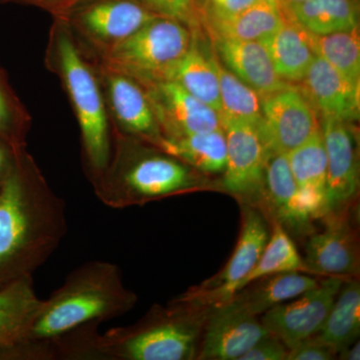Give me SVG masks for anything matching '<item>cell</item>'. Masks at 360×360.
<instances>
[{
  "label": "cell",
  "mask_w": 360,
  "mask_h": 360,
  "mask_svg": "<svg viewBox=\"0 0 360 360\" xmlns=\"http://www.w3.org/2000/svg\"><path fill=\"white\" fill-rule=\"evenodd\" d=\"M348 210L324 215L323 229L310 234L303 260L309 271L345 278L359 276V236Z\"/></svg>",
  "instance_id": "obj_14"
},
{
  "label": "cell",
  "mask_w": 360,
  "mask_h": 360,
  "mask_svg": "<svg viewBox=\"0 0 360 360\" xmlns=\"http://www.w3.org/2000/svg\"><path fill=\"white\" fill-rule=\"evenodd\" d=\"M169 80L179 84L220 115L219 79L208 56L198 45V35H193L191 47L175 66Z\"/></svg>",
  "instance_id": "obj_28"
},
{
  "label": "cell",
  "mask_w": 360,
  "mask_h": 360,
  "mask_svg": "<svg viewBox=\"0 0 360 360\" xmlns=\"http://www.w3.org/2000/svg\"><path fill=\"white\" fill-rule=\"evenodd\" d=\"M210 39L213 52L222 65L260 96L272 94L290 84L278 77L266 47L259 40L217 37Z\"/></svg>",
  "instance_id": "obj_19"
},
{
  "label": "cell",
  "mask_w": 360,
  "mask_h": 360,
  "mask_svg": "<svg viewBox=\"0 0 360 360\" xmlns=\"http://www.w3.org/2000/svg\"><path fill=\"white\" fill-rule=\"evenodd\" d=\"M319 283V279L300 271L281 272L253 281L231 300L258 316L281 303L290 302L312 290Z\"/></svg>",
  "instance_id": "obj_25"
},
{
  "label": "cell",
  "mask_w": 360,
  "mask_h": 360,
  "mask_svg": "<svg viewBox=\"0 0 360 360\" xmlns=\"http://www.w3.org/2000/svg\"><path fill=\"white\" fill-rule=\"evenodd\" d=\"M288 158L300 202L312 219H322L328 214V160L321 127L307 141L288 153Z\"/></svg>",
  "instance_id": "obj_21"
},
{
  "label": "cell",
  "mask_w": 360,
  "mask_h": 360,
  "mask_svg": "<svg viewBox=\"0 0 360 360\" xmlns=\"http://www.w3.org/2000/svg\"><path fill=\"white\" fill-rule=\"evenodd\" d=\"M41 302L32 277L0 288V359L21 360L22 345Z\"/></svg>",
  "instance_id": "obj_20"
},
{
  "label": "cell",
  "mask_w": 360,
  "mask_h": 360,
  "mask_svg": "<svg viewBox=\"0 0 360 360\" xmlns=\"http://www.w3.org/2000/svg\"><path fill=\"white\" fill-rule=\"evenodd\" d=\"M94 193L113 210L143 205L202 187L198 172L148 142L111 132V153Z\"/></svg>",
  "instance_id": "obj_2"
},
{
  "label": "cell",
  "mask_w": 360,
  "mask_h": 360,
  "mask_svg": "<svg viewBox=\"0 0 360 360\" xmlns=\"http://www.w3.org/2000/svg\"><path fill=\"white\" fill-rule=\"evenodd\" d=\"M136 302L137 295L125 286L117 265L90 260L73 269L63 285L42 300L25 343L51 341L85 324L117 319Z\"/></svg>",
  "instance_id": "obj_3"
},
{
  "label": "cell",
  "mask_w": 360,
  "mask_h": 360,
  "mask_svg": "<svg viewBox=\"0 0 360 360\" xmlns=\"http://www.w3.org/2000/svg\"><path fill=\"white\" fill-rule=\"evenodd\" d=\"M260 132L269 153H286L300 146L321 127L311 104L290 82L262 96Z\"/></svg>",
  "instance_id": "obj_10"
},
{
  "label": "cell",
  "mask_w": 360,
  "mask_h": 360,
  "mask_svg": "<svg viewBox=\"0 0 360 360\" xmlns=\"http://www.w3.org/2000/svg\"><path fill=\"white\" fill-rule=\"evenodd\" d=\"M345 279L333 276L319 281L312 290L267 310L260 322L290 349L321 331Z\"/></svg>",
  "instance_id": "obj_11"
},
{
  "label": "cell",
  "mask_w": 360,
  "mask_h": 360,
  "mask_svg": "<svg viewBox=\"0 0 360 360\" xmlns=\"http://www.w3.org/2000/svg\"><path fill=\"white\" fill-rule=\"evenodd\" d=\"M226 141V165L222 186L258 207L264 188L269 150L259 127L245 120L221 118Z\"/></svg>",
  "instance_id": "obj_9"
},
{
  "label": "cell",
  "mask_w": 360,
  "mask_h": 360,
  "mask_svg": "<svg viewBox=\"0 0 360 360\" xmlns=\"http://www.w3.org/2000/svg\"><path fill=\"white\" fill-rule=\"evenodd\" d=\"M360 335V285L356 279H345L328 319L317 335L340 354L359 340Z\"/></svg>",
  "instance_id": "obj_27"
},
{
  "label": "cell",
  "mask_w": 360,
  "mask_h": 360,
  "mask_svg": "<svg viewBox=\"0 0 360 360\" xmlns=\"http://www.w3.org/2000/svg\"><path fill=\"white\" fill-rule=\"evenodd\" d=\"M210 309L179 298L156 305L134 326L99 335V360L198 359Z\"/></svg>",
  "instance_id": "obj_5"
},
{
  "label": "cell",
  "mask_w": 360,
  "mask_h": 360,
  "mask_svg": "<svg viewBox=\"0 0 360 360\" xmlns=\"http://www.w3.org/2000/svg\"><path fill=\"white\" fill-rule=\"evenodd\" d=\"M271 221V231L264 252L250 274L241 283L239 290L262 277L281 272L307 270L290 234L279 222L276 220Z\"/></svg>",
  "instance_id": "obj_30"
},
{
  "label": "cell",
  "mask_w": 360,
  "mask_h": 360,
  "mask_svg": "<svg viewBox=\"0 0 360 360\" xmlns=\"http://www.w3.org/2000/svg\"><path fill=\"white\" fill-rule=\"evenodd\" d=\"M156 18L141 0H82L65 21L94 56L129 39Z\"/></svg>",
  "instance_id": "obj_7"
},
{
  "label": "cell",
  "mask_w": 360,
  "mask_h": 360,
  "mask_svg": "<svg viewBox=\"0 0 360 360\" xmlns=\"http://www.w3.org/2000/svg\"><path fill=\"white\" fill-rule=\"evenodd\" d=\"M20 150L21 149L13 148L8 142L0 139V186L11 172Z\"/></svg>",
  "instance_id": "obj_37"
},
{
  "label": "cell",
  "mask_w": 360,
  "mask_h": 360,
  "mask_svg": "<svg viewBox=\"0 0 360 360\" xmlns=\"http://www.w3.org/2000/svg\"><path fill=\"white\" fill-rule=\"evenodd\" d=\"M288 352L290 349L283 341L269 331L239 360H288Z\"/></svg>",
  "instance_id": "obj_34"
},
{
  "label": "cell",
  "mask_w": 360,
  "mask_h": 360,
  "mask_svg": "<svg viewBox=\"0 0 360 360\" xmlns=\"http://www.w3.org/2000/svg\"><path fill=\"white\" fill-rule=\"evenodd\" d=\"M115 131L158 148L162 135L146 89L131 77L94 63Z\"/></svg>",
  "instance_id": "obj_12"
},
{
  "label": "cell",
  "mask_w": 360,
  "mask_h": 360,
  "mask_svg": "<svg viewBox=\"0 0 360 360\" xmlns=\"http://www.w3.org/2000/svg\"><path fill=\"white\" fill-rule=\"evenodd\" d=\"M28 116L0 70V139L13 148H25Z\"/></svg>",
  "instance_id": "obj_32"
},
{
  "label": "cell",
  "mask_w": 360,
  "mask_h": 360,
  "mask_svg": "<svg viewBox=\"0 0 360 360\" xmlns=\"http://www.w3.org/2000/svg\"><path fill=\"white\" fill-rule=\"evenodd\" d=\"M257 1L264 2V4H269V6L277 7L279 9H281V6H283V0H257Z\"/></svg>",
  "instance_id": "obj_40"
},
{
  "label": "cell",
  "mask_w": 360,
  "mask_h": 360,
  "mask_svg": "<svg viewBox=\"0 0 360 360\" xmlns=\"http://www.w3.org/2000/svg\"><path fill=\"white\" fill-rule=\"evenodd\" d=\"M257 0H206L205 4L221 13H234L255 4Z\"/></svg>",
  "instance_id": "obj_38"
},
{
  "label": "cell",
  "mask_w": 360,
  "mask_h": 360,
  "mask_svg": "<svg viewBox=\"0 0 360 360\" xmlns=\"http://www.w3.org/2000/svg\"><path fill=\"white\" fill-rule=\"evenodd\" d=\"M201 25L210 37L239 40H264L276 32L285 20L281 9L264 2L226 13L200 2Z\"/></svg>",
  "instance_id": "obj_22"
},
{
  "label": "cell",
  "mask_w": 360,
  "mask_h": 360,
  "mask_svg": "<svg viewBox=\"0 0 360 360\" xmlns=\"http://www.w3.org/2000/svg\"><path fill=\"white\" fill-rule=\"evenodd\" d=\"M241 229L238 243L224 269L194 286L179 300L205 307L229 302L257 264L270 236L266 217L257 206L241 202Z\"/></svg>",
  "instance_id": "obj_8"
},
{
  "label": "cell",
  "mask_w": 360,
  "mask_h": 360,
  "mask_svg": "<svg viewBox=\"0 0 360 360\" xmlns=\"http://www.w3.org/2000/svg\"><path fill=\"white\" fill-rule=\"evenodd\" d=\"M260 210L266 219L276 220L288 233H312L311 215L300 202L286 153H269L264 169Z\"/></svg>",
  "instance_id": "obj_17"
},
{
  "label": "cell",
  "mask_w": 360,
  "mask_h": 360,
  "mask_svg": "<svg viewBox=\"0 0 360 360\" xmlns=\"http://www.w3.org/2000/svg\"><path fill=\"white\" fill-rule=\"evenodd\" d=\"M82 0H0V4H20L37 7L51 14L53 20H65L71 9Z\"/></svg>",
  "instance_id": "obj_36"
},
{
  "label": "cell",
  "mask_w": 360,
  "mask_h": 360,
  "mask_svg": "<svg viewBox=\"0 0 360 360\" xmlns=\"http://www.w3.org/2000/svg\"><path fill=\"white\" fill-rule=\"evenodd\" d=\"M305 1V0H283V6L284 4H300V2Z\"/></svg>",
  "instance_id": "obj_41"
},
{
  "label": "cell",
  "mask_w": 360,
  "mask_h": 360,
  "mask_svg": "<svg viewBox=\"0 0 360 360\" xmlns=\"http://www.w3.org/2000/svg\"><path fill=\"white\" fill-rule=\"evenodd\" d=\"M340 359L345 360H359L360 359V342L359 340L354 341L352 345L343 349L338 354Z\"/></svg>",
  "instance_id": "obj_39"
},
{
  "label": "cell",
  "mask_w": 360,
  "mask_h": 360,
  "mask_svg": "<svg viewBox=\"0 0 360 360\" xmlns=\"http://www.w3.org/2000/svg\"><path fill=\"white\" fill-rule=\"evenodd\" d=\"M161 150L184 161L201 174H224L226 165V141L224 129L161 139Z\"/></svg>",
  "instance_id": "obj_26"
},
{
  "label": "cell",
  "mask_w": 360,
  "mask_h": 360,
  "mask_svg": "<svg viewBox=\"0 0 360 360\" xmlns=\"http://www.w3.org/2000/svg\"><path fill=\"white\" fill-rule=\"evenodd\" d=\"M302 89L316 115L345 122L359 118L360 84L350 82L335 68L317 56L302 78Z\"/></svg>",
  "instance_id": "obj_18"
},
{
  "label": "cell",
  "mask_w": 360,
  "mask_h": 360,
  "mask_svg": "<svg viewBox=\"0 0 360 360\" xmlns=\"http://www.w3.org/2000/svg\"><path fill=\"white\" fill-rule=\"evenodd\" d=\"M163 139L222 129L219 112L172 80L143 87Z\"/></svg>",
  "instance_id": "obj_15"
},
{
  "label": "cell",
  "mask_w": 360,
  "mask_h": 360,
  "mask_svg": "<svg viewBox=\"0 0 360 360\" xmlns=\"http://www.w3.org/2000/svg\"><path fill=\"white\" fill-rule=\"evenodd\" d=\"M141 2L158 16L181 23L194 34H198L202 27L200 0H141Z\"/></svg>",
  "instance_id": "obj_33"
},
{
  "label": "cell",
  "mask_w": 360,
  "mask_h": 360,
  "mask_svg": "<svg viewBox=\"0 0 360 360\" xmlns=\"http://www.w3.org/2000/svg\"><path fill=\"white\" fill-rule=\"evenodd\" d=\"M335 356L338 352L335 348L314 335L291 347L288 360H330Z\"/></svg>",
  "instance_id": "obj_35"
},
{
  "label": "cell",
  "mask_w": 360,
  "mask_h": 360,
  "mask_svg": "<svg viewBox=\"0 0 360 360\" xmlns=\"http://www.w3.org/2000/svg\"><path fill=\"white\" fill-rule=\"evenodd\" d=\"M315 54L335 68L354 84H360L359 28L330 33L311 34Z\"/></svg>",
  "instance_id": "obj_31"
},
{
  "label": "cell",
  "mask_w": 360,
  "mask_h": 360,
  "mask_svg": "<svg viewBox=\"0 0 360 360\" xmlns=\"http://www.w3.org/2000/svg\"><path fill=\"white\" fill-rule=\"evenodd\" d=\"M65 201L26 149L0 186V288L33 274L68 233Z\"/></svg>",
  "instance_id": "obj_1"
},
{
  "label": "cell",
  "mask_w": 360,
  "mask_h": 360,
  "mask_svg": "<svg viewBox=\"0 0 360 360\" xmlns=\"http://www.w3.org/2000/svg\"><path fill=\"white\" fill-rule=\"evenodd\" d=\"M357 0H305L281 6L284 18L314 35L359 28Z\"/></svg>",
  "instance_id": "obj_24"
},
{
  "label": "cell",
  "mask_w": 360,
  "mask_h": 360,
  "mask_svg": "<svg viewBox=\"0 0 360 360\" xmlns=\"http://www.w3.org/2000/svg\"><path fill=\"white\" fill-rule=\"evenodd\" d=\"M349 123L322 118L321 134L326 146V205L328 213L349 207L359 189V163L356 139Z\"/></svg>",
  "instance_id": "obj_16"
},
{
  "label": "cell",
  "mask_w": 360,
  "mask_h": 360,
  "mask_svg": "<svg viewBox=\"0 0 360 360\" xmlns=\"http://www.w3.org/2000/svg\"><path fill=\"white\" fill-rule=\"evenodd\" d=\"M262 42L269 51L277 75L288 82H302L316 58L310 33L288 18Z\"/></svg>",
  "instance_id": "obj_23"
},
{
  "label": "cell",
  "mask_w": 360,
  "mask_h": 360,
  "mask_svg": "<svg viewBox=\"0 0 360 360\" xmlns=\"http://www.w3.org/2000/svg\"><path fill=\"white\" fill-rule=\"evenodd\" d=\"M357 1H359V0H357Z\"/></svg>",
  "instance_id": "obj_42"
},
{
  "label": "cell",
  "mask_w": 360,
  "mask_h": 360,
  "mask_svg": "<svg viewBox=\"0 0 360 360\" xmlns=\"http://www.w3.org/2000/svg\"><path fill=\"white\" fill-rule=\"evenodd\" d=\"M46 63L75 110L90 181L103 174L111 153L110 120L96 66L89 63L65 20H53Z\"/></svg>",
  "instance_id": "obj_4"
},
{
  "label": "cell",
  "mask_w": 360,
  "mask_h": 360,
  "mask_svg": "<svg viewBox=\"0 0 360 360\" xmlns=\"http://www.w3.org/2000/svg\"><path fill=\"white\" fill-rule=\"evenodd\" d=\"M269 331L236 300L210 307L198 359L239 360Z\"/></svg>",
  "instance_id": "obj_13"
},
{
  "label": "cell",
  "mask_w": 360,
  "mask_h": 360,
  "mask_svg": "<svg viewBox=\"0 0 360 360\" xmlns=\"http://www.w3.org/2000/svg\"><path fill=\"white\" fill-rule=\"evenodd\" d=\"M207 56L219 79L220 118L259 124L262 116V96L225 68L213 51L208 52Z\"/></svg>",
  "instance_id": "obj_29"
},
{
  "label": "cell",
  "mask_w": 360,
  "mask_h": 360,
  "mask_svg": "<svg viewBox=\"0 0 360 360\" xmlns=\"http://www.w3.org/2000/svg\"><path fill=\"white\" fill-rule=\"evenodd\" d=\"M193 35L181 23L160 16L94 58L146 87L170 79L175 66L191 47Z\"/></svg>",
  "instance_id": "obj_6"
}]
</instances>
